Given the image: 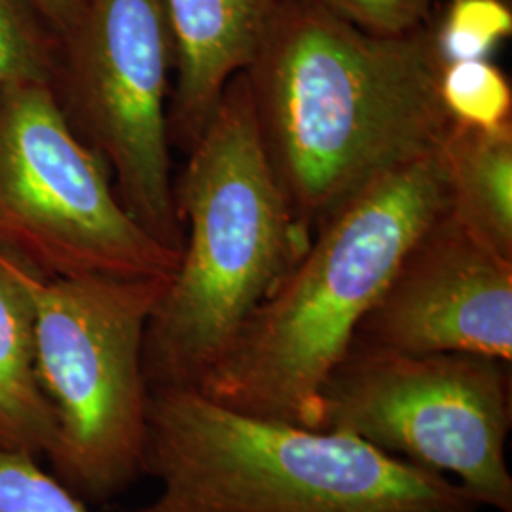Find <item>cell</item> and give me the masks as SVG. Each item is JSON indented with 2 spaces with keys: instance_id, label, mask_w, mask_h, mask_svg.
<instances>
[{
  "instance_id": "6da1fadb",
  "label": "cell",
  "mask_w": 512,
  "mask_h": 512,
  "mask_svg": "<svg viewBox=\"0 0 512 512\" xmlns=\"http://www.w3.org/2000/svg\"><path fill=\"white\" fill-rule=\"evenodd\" d=\"M433 23L384 37L319 0H283L245 74L260 145L294 220L313 236L385 175L437 152Z\"/></svg>"
},
{
  "instance_id": "7a4b0ae2",
  "label": "cell",
  "mask_w": 512,
  "mask_h": 512,
  "mask_svg": "<svg viewBox=\"0 0 512 512\" xmlns=\"http://www.w3.org/2000/svg\"><path fill=\"white\" fill-rule=\"evenodd\" d=\"M448 209L437 152L385 175L311 236L196 389L239 412L321 429L319 393L423 230Z\"/></svg>"
},
{
  "instance_id": "3957f363",
  "label": "cell",
  "mask_w": 512,
  "mask_h": 512,
  "mask_svg": "<svg viewBox=\"0 0 512 512\" xmlns=\"http://www.w3.org/2000/svg\"><path fill=\"white\" fill-rule=\"evenodd\" d=\"M186 156L175 181L183 251L148 321V389L198 387L311 241L260 145L245 74Z\"/></svg>"
},
{
  "instance_id": "277c9868",
  "label": "cell",
  "mask_w": 512,
  "mask_h": 512,
  "mask_svg": "<svg viewBox=\"0 0 512 512\" xmlns=\"http://www.w3.org/2000/svg\"><path fill=\"white\" fill-rule=\"evenodd\" d=\"M143 473L160 494L131 512H478L446 476L340 431L258 418L196 387L148 389Z\"/></svg>"
},
{
  "instance_id": "5b68a950",
  "label": "cell",
  "mask_w": 512,
  "mask_h": 512,
  "mask_svg": "<svg viewBox=\"0 0 512 512\" xmlns=\"http://www.w3.org/2000/svg\"><path fill=\"white\" fill-rule=\"evenodd\" d=\"M169 279L29 270L38 382L55 421L48 459L84 501L105 503L145 475L143 346Z\"/></svg>"
},
{
  "instance_id": "8992f818",
  "label": "cell",
  "mask_w": 512,
  "mask_h": 512,
  "mask_svg": "<svg viewBox=\"0 0 512 512\" xmlns=\"http://www.w3.org/2000/svg\"><path fill=\"white\" fill-rule=\"evenodd\" d=\"M321 431H340L446 476L476 505L512 512L511 363L473 353L349 346L319 393Z\"/></svg>"
},
{
  "instance_id": "52a82bcc",
  "label": "cell",
  "mask_w": 512,
  "mask_h": 512,
  "mask_svg": "<svg viewBox=\"0 0 512 512\" xmlns=\"http://www.w3.org/2000/svg\"><path fill=\"white\" fill-rule=\"evenodd\" d=\"M0 251L44 277L169 279L181 253L120 200L50 82L0 88Z\"/></svg>"
},
{
  "instance_id": "ba28073f",
  "label": "cell",
  "mask_w": 512,
  "mask_h": 512,
  "mask_svg": "<svg viewBox=\"0 0 512 512\" xmlns=\"http://www.w3.org/2000/svg\"><path fill=\"white\" fill-rule=\"evenodd\" d=\"M175 42L164 0H88L59 42L55 97L148 234L183 251L171 173Z\"/></svg>"
},
{
  "instance_id": "9c48e42d",
  "label": "cell",
  "mask_w": 512,
  "mask_h": 512,
  "mask_svg": "<svg viewBox=\"0 0 512 512\" xmlns=\"http://www.w3.org/2000/svg\"><path fill=\"white\" fill-rule=\"evenodd\" d=\"M351 346L512 363V258L475 238L446 209L408 249Z\"/></svg>"
},
{
  "instance_id": "30bf717a",
  "label": "cell",
  "mask_w": 512,
  "mask_h": 512,
  "mask_svg": "<svg viewBox=\"0 0 512 512\" xmlns=\"http://www.w3.org/2000/svg\"><path fill=\"white\" fill-rule=\"evenodd\" d=\"M175 42L171 147L198 143L228 84L247 71L283 0H164Z\"/></svg>"
},
{
  "instance_id": "8fae6325",
  "label": "cell",
  "mask_w": 512,
  "mask_h": 512,
  "mask_svg": "<svg viewBox=\"0 0 512 512\" xmlns=\"http://www.w3.org/2000/svg\"><path fill=\"white\" fill-rule=\"evenodd\" d=\"M29 270L0 251V444L48 458L55 421L38 382Z\"/></svg>"
},
{
  "instance_id": "7c38bea8",
  "label": "cell",
  "mask_w": 512,
  "mask_h": 512,
  "mask_svg": "<svg viewBox=\"0 0 512 512\" xmlns=\"http://www.w3.org/2000/svg\"><path fill=\"white\" fill-rule=\"evenodd\" d=\"M440 156L448 181V213L475 238L512 258V124L450 128Z\"/></svg>"
},
{
  "instance_id": "4fadbf2b",
  "label": "cell",
  "mask_w": 512,
  "mask_h": 512,
  "mask_svg": "<svg viewBox=\"0 0 512 512\" xmlns=\"http://www.w3.org/2000/svg\"><path fill=\"white\" fill-rule=\"evenodd\" d=\"M439 93L456 124L480 129L512 124L511 82L490 59L444 63Z\"/></svg>"
},
{
  "instance_id": "5bb4252c",
  "label": "cell",
  "mask_w": 512,
  "mask_h": 512,
  "mask_svg": "<svg viewBox=\"0 0 512 512\" xmlns=\"http://www.w3.org/2000/svg\"><path fill=\"white\" fill-rule=\"evenodd\" d=\"M59 40L25 0H0V88L54 80Z\"/></svg>"
},
{
  "instance_id": "9a60e30c",
  "label": "cell",
  "mask_w": 512,
  "mask_h": 512,
  "mask_svg": "<svg viewBox=\"0 0 512 512\" xmlns=\"http://www.w3.org/2000/svg\"><path fill=\"white\" fill-rule=\"evenodd\" d=\"M435 46L444 63L490 59L497 46L511 38L509 0H450L433 25Z\"/></svg>"
},
{
  "instance_id": "2e32d148",
  "label": "cell",
  "mask_w": 512,
  "mask_h": 512,
  "mask_svg": "<svg viewBox=\"0 0 512 512\" xmlns=\"http://www.w3.org/2000/svg\"><path fill=\"white\" fill-rule=\"evenodd\" d=\"M37 459L0 444V512H92Z\"/></svg>"
},
{
  "instance_id": "e0dca14e",
  "label": "cell",
  "mask_w": 512,
  "mask_h": 512,
  "mask_svg": "<svg viewBox=\"0 0 512 512\" xmlns=\"http://www.w3.org/2000/svg\"><path fill=\"white\" fill-rule=\"evenodd\" d=\"M330 12L359 29L397 37L429 21L433 0H319Z\"/></svg>"
},
{
  "instance_id": "ac0fdd59",
  "label": "cell",
  "mask_w": 512,
  "mask_h": 512,
  "mask_svg": "<svg viewBox=\"0 0 512 512\" xmlns=\"http://www.w3.org/2000/svg\"><path fill=\"white\" fill-rule=\"evenodd\" d=\"M44 21V25L61 42L73 31L76 21L82 16L88 0H25Z\"/></svg>"
},
{
  "instance_id": "d6986e66",
  "label": "cell",
  "mask_w": 512,
  "mask_h": 512,
  "mask_svg": "<svg viewBox=\"0 0 512 512\" xmlns=\"http://www.w3.org/2000/svg\"><path fill=\"white\" fill-rule=\"evenodd\" d=\"M509 2H511V0H509Z\"/></svg>"
}]
</instances>
